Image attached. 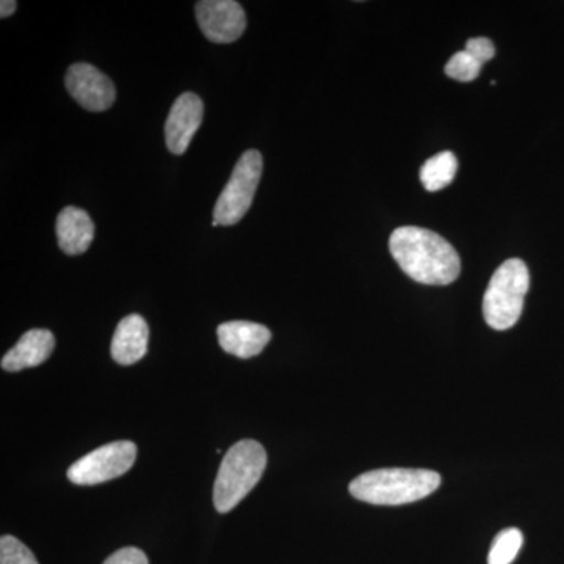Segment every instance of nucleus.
<instances>
[{"instance_id": "15", "label": "nucleus", "mask_w": 564, "mask_h": 564, "mask_svg": "<svg viewBox=\"0 0 564 564\" xmlns=\"http://www.w3.org/2000/svg\"><path fill=\"white\" fill-rule=\"evenodd\" d=\"M524 544V536L519 529H505L494 538L488 564H511Z\"/></svg>"}, {"instance_id": "18", "label": "nucleus", "mask_w": 564, "mask_h": 564, "mask_svg": "<svg viewBox=\"0 0 564 564\" xmlns=\"http://www.w3.org/2000/svg\"><path fill=\"white\" fill-rule=\"evenodd\" d=\"M466 51L473 55L474 58H477L481 65H485L486 62L492 61L494 55H496V46L489 39H470L467 41Z\"/></svg>"}, {"instance_id": "16", "label": "nucleus", "mask_w": 564, "mask_h": 564, "mask_svg": "<svg viewBox=\"0 0 564 564\" xmlns=\"http://www.w3.org/2000/svg\"><path fill=\"white\" fill-rule=\"evenodd\" d=\"M481 63L466 50L456 52L451 62L445 65V74L459 82H473L480 76Z\"/></svg>"}, {"instance_id": "13", "label": "nucleus", "mask_w": 564, "mask_h": 564, "mask_svg": "<svg viewBox=\"0 0 564 564\" xmlns=\"http://www.w3.org/2000/svg\"><path fill=\"white\" fill-rule=\"evenodd\" d=\"M58 247L68 256H79L90 248L95 240V223L87 212L68 206L58 214L55 223Z\"/></svg>"}, {"instance_id": "7", "label": "nucleus", "mask_w": 564, "mask_h": 564, "mask_svg": "<svg viewBox=\"0 0 564 564\" xmlns=\"http://www.w3.org/2000/svg\"><path fill=\"white\" fill-rule=\"evenodd\" d=\"M195 11L203 35L212 43H234L247 29L243 7L236 0H202Z\"/></svg>"}, {"instance_id": "12", "label": "nucleus", "mask_w": 564, "mask_h": 564, "mask_svg": "<svg viewBox=\"0 0 564 564\" xmlns=\"http://www.w3.org/2000/svg\"><path fill=\"white\" fill-rule=\"evenodd\" d=\"M54 348L55 337L50 329H31L3 356L2 369L7 372H21L40 366L50 359Z\"/></svg>"}, {"instance_id": "8", "label": "nucleus", "mask_w": 564, "mask_h": 564, "mask_svg": "<svg viewBox=\"0 0 564 564\" xmlns=\"http://www.w3.org/2000/svg\"><path fill=\"white\" fill-rule=\"evenodd\" d=\"M65 85L69 95L85 110H109L117 98L113 82L88 63H76L70 66L66 73Z\"/></svg>"}, {"instance_id": "3", "label": "nucleus", "mask_w": 564, "mask_h": 564, "mask_svg": "<svg viewBox=\"0 0 564 564\" xmlns=\"http://www.w3.org/2000/svg\"><path fill=\"white\" fill-rule=\"evenodd\" d=\"M267 467L265 448L258 441L234 444L223 458L214 486V503L218 513H229L261 480Z\"/></svg>"}, {"instance_id": "5", "label": "nucleus", "mask_w": 564, "mask_h": 564, "mask_svg": "<svg viewBox=\"0 0 564 564\" xmlns=\"http://www.w3.org/2000/svg\"><path fill=\"white\" fill-rule=\"evenodd\" d=\"M262 170L261 152L256 150L245 152L234 169L231 180L218 196L214 207V221L220 226H232L242 220L254 199Z\"/></svg>"}, {"instance_id": "17", "label": "nucleus", "mask_w": 564, "mask_h": 564, "mask_svg": "<svg viewBox=\"0 0 564 564\" xmlns=\"http://www.w3.org/2000/svg\"><path fill=\"white\" fill-rule=\"evenodd\" d=\"M0 564H40L31 549L18 538L3 534L0 538Z\"/></svg>"}, {"instance_id": "9", "label": "nucleus", "mask_w": 564, "mask_h": 564, "mask_svg": "<svg viewBox=\"0 0 564 564\" xmlns=\"http://www.w3.org/2000/svg\"><path fill=\"white\" fill-rule=\"evenodd\" d=\"M204 117V104L195 93H184L174 101L165 122L166 148L174 155L187 151L193 137L198 132Z\"/></svg>"}, {"instance_id": "20", "label": "nucleus", "mask_w": 564, "mask_h": 564, "mask_svg": "<svg viewBox=\"0 0 564 564\" xmlns=\"http://www.w3.org/2000/svg\"><path fill=\"white\" fill-rule=\"evenodd\" d=\"M17 9L18 3L14 2V0H2V2H0V17H2V20H6V18L11 17Z\"/></svg>"}, {"instance_id": "11", "label": "nucleus", "mask_w": 564, "mask_h": 564, "mask_svg": "<svg viewBox=\"0 0 564 564\" xmlns=\"http://www.w3.org/2000/svg\"><path fill=\"white\" fill-rule=\"evenodd\" d=\"M150 328L139 314H131L122 318L115 329L111 339V358L121 366H132L139 362L148 352Z\"/></svg>"}, {"instance_id": "1", "label": "nucleus", "mask_w": 564, "mask_h": 564, "mask_svg": "<svg viewBox=\"0 0 564 564\" xmlns=\"http://www.w3.org/2000/svg\"><path fill=\"white\" fill-rule=\"evenodd\" d=\"M392 258L408 276L426 285L452 284L462 273L458 252L440 234L403 226L389 239Z\"/></svg>"}, {"instance_id": "2", "label": "nucleus", "mask_w": 564, "mask_h": 564, "mask_svg": "<svg viewBox=\"0 0 564 564\" xmlns=\"http://www.w3.org/2000/svg\"><path fill=\"white\" fill-rule=\"evenodd\" d=\"M441 485V475L425 469H377L351 481L350 494L361 502L404 505L425 499Z\"/></svg>"}, {"instance_id": "14", "label": "nucleus", "mask_w": 564, "mask_h": 564, "mask_svg": "<svg viewBox=\"0 0 564 564\" xmlns=\"http://www.w3.org/2000/svg\"><path fill=\"white\" fill-rule=\"evenodd\" d=\"M458 172V159L454 152L444 151L423 163L421 181L429 192H440L455 180Z\"/></svg>"}, {"instance_id": "4", "label": "nucleus", "mask_w": 564, "mask_h": 564, "mask_svg": "<svg viewBox=\"0 0 564 564\" xmlns=\"http://www.w3.org/2000/svg\"><path fill=\"white\" fill-rule=\"evenodd\" d=\"M530 273L521 259H508L494 272L484 296V317L497 332L513 328L524 310Z\"/></svg>"}, {"instance_id": "10", "label": "nucleus", "mask_w": 564, "mask_h": 564, "mask_svg": "<svg viewBox=\"0 0 564 564\" xmlns=\"http://www.w3.org/2000/svg\"><path fill=\"white\" fill-rule=\"evenodd\" d=\"M217 336L223 350L240 359L254 358L272 340V333L267 326L247 321L221 323Z\"/></svg>"}, {"instance_id": "19", "label": "nucleus", "mask_w": 564, "mask_h": 564, "mask_svg": "<svg viewBox=\"0 0 564 564\" xmlns=\"http://www.w3.org/2000/svg\"><path fill=\"white\" fill-rule=\"evenodd\" d=\"M104 564H150V562L140 549L124 547L111 554Z\"/></svg>"}, {"instance_id": "6", "label": "nucleus", "mask_w": 564, "mask_h": 564, "mask_svg": "<svg viewBox=\"0 0 564 564\" xmlns=\"http://www.w3.org/2000/svg\"><path fill=\"white\" fill-rule=\"evenodd\" d=\"M135 458V444L131 441H117L77 459L68 469V478L74 485L80 486L106 484L128 473Z\"/></svg>"}]
</instances>
